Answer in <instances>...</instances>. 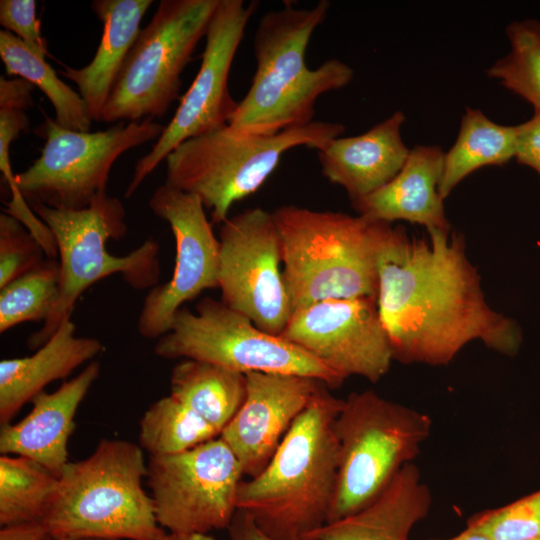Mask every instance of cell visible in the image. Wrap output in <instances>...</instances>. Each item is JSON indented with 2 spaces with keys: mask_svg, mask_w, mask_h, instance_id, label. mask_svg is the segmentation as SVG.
<instances>
[{
  "mask_svg": "<svg viewBox=\"0 0 540 540\" xmlns=\"http://www.w3.org/2000/svg\"><path fill=\"white\" fill-rule=\"evenodd\" d=\"M428 235L409 237L392 226L379 255L377 306L393 360L446 365L477 340L515 355L520 328L486 302L463 236Z\"/></svg>",
  "mask_w": 540,
  "mask_h": 540,
  "instance_id": "6da1fadb",
  "label": "cell"
},
{
  "mask_svg": "<svg viewBox=\"0 0 540 540\" xmlns=\"http://www.w3.org/2000/svg\"><path fill=\"white\" fill-rule=\"evenodd\" d=\"M328 388L319 386L266 467L239 484L237 509L275 540L304 538L329 521L339 464L334 425L344 399Z\"/></svg>",
  "mask_w": 540,
  "mask_h": 540,
  "instance_id": "7a4b0ae2",
  "label": "cell"
},
{
  "mask_svg": "<svg viewBox=\"0 0 540 540\" xmlns=\"http://www.w3.org/2000/svg\"><path fill=\"white\" fill-rule=\"evenodd\" d=\"M330 3L312 8H283L266 12L253 39L256 69L250 87L229 121L232 127L271 135L313 121L317 99L347 86L353 69L332 58L315 69L305 54L313 32L326 19Z\"/></svg>",
  "mask_w": 540,
  "mask_h": 540,
  "instance_id": "3957f363",
  "label": "cell"
},
{
  "mask_svg": "<svg viewBox=\"0 0 540 540\" xmlns=\"http://www.w3.org/2000/svg\"><path fill=\"white\" fill-rule=\"evenodd\" d=\"M272 214L293 311L328 299L377 297L379 255L390 223L296 205Z\"/></svg>",
  "mask_w": 540,
  "mask_h": 540,
  "instance_id": "277c9868",
  "label": "cell"
},
{
  "mask_svg": "<svg viewBox=\"0 0 540 540\" xmlns=\"http://www.w3.org/2000/svg\"><path fill=\"white\" fill-rule=\"evenodd\" d=\"M146 475L139 445L103 439L65 466L41 523L54 538L155 540L165 531L143 488Z\"/></svg>",
  "mask_w": 540,
  "mask_h": 540,
  "instance_id": "5b68a950",
  "label": "cell"
},
{
  "mask_svg": "<svg viewBox=\"0 0 540 540\" xmlns=\"http://www.w3.org/2000/svg\"><path fill=\"white\" fill-rule=\"evenodd\" d=\"M344 130L341 123L313 120L261 135L226 124L178 145L165 159V184L198 196L211 222L222 224L235 202L265 183L285 152L300 146L318 151Z\"/></svg>",
  "mask_w": 540,
  "mask_h": 540,
  "instance_id": "8992f818",
  "label": "cell"
},
{
  "mask_svg": "<svg viewBox=\"0 0 540 540\" xmlns=\"http://www.w3.org/2000/svg\"><path fill=\"white\" fill-rule=\"evenodd\" d=\"M27 204L48 228L60 258L57 300L42 327L28 338L30 349L40 348L63 321L71 319L80 296L96 282L120 274L136 290L158 284L159 244L155 240H146L124 256L106 249L109 240H120L127 233L126 211L120 199L104 193L80 210Z\"/></svg>",
  "mask_w": 540,
  "mask_h": 540,
  "instance_id": "52a82bcc",
  "label": "cell"
},
{
  "mask_svg": "<svg viewBox=\"0 0 540 540\" xmlns=\"http://www.w3.org/2000/svg\"><path fill=\"white\" fill-rule=\"evenodd\" d=\"M339 464L329 521L375 501L430 436L429 415L388 400L373 390L344 399L335 420Z\"/></svg>",
  "mask_w": 540,
  "mask_h": 540,
  "instance_id": "ba28073f",
  "label": "cell"
},
{
  "mask_svg": "<svg viewBox=\"0 0 540 540\" xmlns=\"http://www.w3.org/2000/svg\"><path fill=\"white\" fill-rule=\"evenodd\" d=\"M219 0H161L140 30L103 109L104 122L162 118Z\"/></svg>",
  "mask_w": 540,
  "mask_h": 540,
  "instance_id": "9c48e42d",
  "label": "cell"
},
{
  "mask_svg": "<svg viewBox=\"0 0 540 540\" xmlns=\"http://www.w3.org/2000/svg\"><path fill=\"white\" fill-rule=\"evenodd\" d=\"M154 352L164 359L199 360L242 374L311 377L331 389L344 382L303 349L261 330L243 314L211 297L201 299L196 312L182 307L169 331L157 340Z\"/></svg>",
  "mask_w": 540,
  "mask_h": 540,
  "instance_id": "30bf717a",
  "label": "cell"
},
{
  "mask_svg": "<svg viewBox=\"0 0 540 540\" xmlns=\"http://www.w3.org/2000/svg\"><path fill=\"white\" fill-rule=\"evenodd\" d=\"M163 125L154 119L119 123L96 132L73 131L48 116L35 133L45 140L40 156L25 171L14 176L12 193L27 203L80 210L106 187L114 162L124 152L158 139Z\"/></svg>",
  "mask_w": 540,
  "mask_h": 540,
  "instance_id": "8fae6325",
  "label": "cell"
},
{
  "mask_svg": "<svg viewBox=\"0 0 540 540\" xmlns=\"http://www.w3.org/2000/svg\"><path fill=\"white\" fill-rule=\"evenodd\" d=\"M243 477L220 436L183 453L149 456L146 478L158 524L180 534L227 529Z\"/></svg>",
  "mask_w": 540,
  "mask_h": 540,
  "instance_id": "7c38bea8",
  "label": "cell"
},
{
  "mask_svg": "<svg viewBox=\"0 0 540 540\" xmlns=\"http://www.w3.org/2000/svg\"><path fill=\"white\" fill-rule=\"evenodd\" d=\"M258 4L219 0L205 35L201 65L189 89L151 150L141 157L125 191L130 198L166 157L184 141L229 123L238 102L231 96V66Z\"/></svg>",
  "mask_w": 540,
  "mask_h": 540,
  "instance_id": "4fadbf2b",
  "label": "cell"
},
{
  "mask_svg": "<svg viewBox=\"0 0 540 540\" xmlns=\"http://www.w3.org/2000/svg\"><path fill=\"white\" fill-rule=\"evenodd\" d=\"M221 301L261 330L281 335L292 313L281 270V240L272 212L249 208L219 231Z\"/></svg>",
  "mask_w": 540,
  "mask_h": 540,
  "instance_id": "5bb4252c",
  "label": "cell"
},
{
  "mask_svg": "<svg viewBox=\"0 0 540 540\" xmlns=\"http://www.w3.org/2000/svg\"><path fill=\"white\" fill-rule=\"evenodd\" d=\"M149 207L170 225L176 247L171 279L149 290L137 321L142 337L159 339L184 303L206 289L218 288L219 240L194 194L164 184L153 192Z\"/></svg>",
  "mask_w": 540,
  "mask_h": 540,
  "instance_id": "9a60e30c",
  "label": "cell"
},
{
  "mask_svg": "<svg viewBox=\"0 0 540 540\" xmlns=\"http://www.w3.org/2000/svg\"><path fill=\"white\" fill-rule=\"evenodd\" d=\"M280 336L344 381L359 376L376 383L393 361L376 297L328 299L298 308Z\"/></svg>",
  "mask_w": 540,
  "mask_h": 540,
  "instance_id": "2e32d148",
  "label": "cell"
},
{
  "mask_svg": "<svg viewBox=\"0 0 540 540\" xmlns=\"http://www.w3.org/2000/svg\"><path fill=\"white\" fill-rule=\"evenodd\" d=\"M245 376V400L220 437L236 456L243 476L252 478L269 463L323 382L293 374L252 372Z\"/></svg>",
  "mask_w": 540,
  "mask_h": 540,
  "instance_id": "e0dca14e",
  "label": "cell"
},
{
  "mask_svg": "<svg viewBox=\"0 0 540 540\" xmlns=\"http://www.w3.org/2000/svg\"><path fill=\"white\" fill-rule=\"evenodd\" d=\"M100 363L91 361L52 393L40 392L31 411L19 422L1 425V455L32 459L59 477L68 464V441L80 403L98 378Z\"/></svg>",
  "mask_w": 540,
  "mask_h": 540,
  "instance_id": "ac0fdd59",
  "label": "cell"
},
{
  "mask_svg": "<svg viewBox=\"0 0 540 540\" xmlns=\"http://www.w3.org/2000/svg\"><path fill=\"white\" fill-rule=\"evenodd\" d=\"M405 120L396 111L363 134L330 140L317 151L323 176L341 186L351 202L383 187L399 173L411 150L401 137Z\"/></svg>",
  "mask_w": 540,
  "mask_h": 540,
  "instance_id": "d6986e66",
  "label": "cell"
},
{
  "mask_svg": "<svg viewBox=\"0 0 540 540\" xmlns=\"http://www.w3.org/2000/svg\"><path fill=\"white\" fill-rule=\"evenodd\" d=\"M444 156L439 146H415L391 181L352 206L358 215L371 220L407 221L424 226L427 232H450L438 191Z\"/></svg>",
  "mask_w": 540,
  "mask_h": 540,
  "instance_id": "ffe728a7",
  "label": "cell"
},
{
  "mask_svg": "<svg viewBox=\"0 0 540 540\" xmlns=\"http://www.w3.org/2000/svg\"><path fill=\"white\" fill-rule=\"evenodd\" d=\"M75 331V324L67 319L33 355L1 360V425L10 423L16 413L48 384L65 379L104 350L99 339L78 337Z\"/></svg>",
  "mask_w": 540,
  "mask_h": 540,
  "instance_id": "44dd1931",
  "label": "cell"
},
{
  "mask_svg": "<svg viewBox=\"0 0 540 540\" xmlns=\"http://www.w3.org/2000/svg\"><path fill=\"white\" fill-rule=\"evenodd\" d=\"M432 495L414 463L403 467L384 492L362 510L327 522L311 540H410L413 527L429 513Z\"/></svg>",
  "mask_w": 540,
  "mask_h": 540,
  "instance_id": "7402d4cb",
  "label": "cell"
},
{
  "mask_svg": "<svg viewBox=\"0 0 540 540\" xmlns=\"http://www.w3.org/2000/svg\"><path fill=\"white\" fill-rule=\"evenodd\" d=\"M152 3V0L92 1V10L103 23V34L96 53L84 67L65 66L60 70L62 76L78 87L92 121H101L115 80Z\"/></svg>",
  "mask_w": 540,
  "mask_h": 540,
  "instance_id": "603a6c76",
  "label": "cell"
},
{
  "mask_svg": "<svg viewBox=\"0 0 540 540\" xmlns=\"http://www.w3.org/2000/svg\"><path fill=\"white\" fill-rule=\"evenodd\" d=\"M170 395L221 434L245 400L246 376L212 363L182 359L171 371Z\"/></svg>",
  "mask_w": 540,
  "mask_h": 540,
  "instance_id": "cb8c5ba5",
  "label": "cell"
},
{
  "mask_svg": "<svg viewBox=\"0 0 540 540\" xmlns=\"http://www.w3.org/2000/svg\"><path fill=\"white\" fill-rule=\"evenodd\" d=\"M518 128L500 125L481 110L467 108L458 136L445 153L438 191L445 200L468 175L485 166L503 165L515 158Z\"/></svg>",
  "mask_w": 540,
  "mask_h": 540,
  "instance_id": "d4e9b609",
  "label": "cell"
},
{
  "mask_svg": "<svg viewBox=\"0 0 540 540\" xmlns=\"http://www.w3.org/2000/svg\"><path fill=\"white\" fill-rule=\"evenodd\" d=\"M0 57L7 75L29 81L46 95L60 126L73 131H90L92 120L79 92L64 83L45 58L4 29L0 30Z\"/></svg>",
  "mask_w": 540,
  "mask_h": 540,
  "instance_id": "484cf974",
  "label": "cell"
},
{
  "mask_svg": "<svg viewBox=\"0 0 540 540\" xmlns=\"http://www.w3.org/2000/svg\"><path fill=\"white\" fill-rule=\"evenodd\" d=\"M57 483L58 477L38 462L18 455H1V527L41 523Z\"/></svg>",
  "mask_w": 540,
  "mask_h": 540,
  "instance_id": "4316f807",
  "label": "cell"
},
{
  "mask_svg": "<svg viewBox=\"0 0 540 540\" xmlns=\"http://www.w3.org/2000/svg\"><path fill=\"white\" fill-rule=\"evenodd\" d=\"M219 436L214 427L171 395L154 402L139 423V446L149 456L183 453Z\"/></svg>",
  "mask_w": 540,
  "mask_h": 540,
  "instance_id": "83f0119b",
  "label": "cell"
},
{
  "mask_svg": "<svg viewBox=\"0 0 540 540\" xmlns=\"http://www.w3.org/2000/svg\"><path fill=\"white\" fill-rule=\"evenodd\" d=\"M60 264L45 259L0 289V333L24 322L45 321L58 296Z\"/></svg>",
  "mask_w": 540,
  "mask_h": 540,
  "instance_id": "f1b7e54d",
  "label": "cell"
},
{
  "mask_svg": "<svg viewBox=\"0 0 540 540\" xmlns=\"http://www.w3.org/2000/svg\"><path fill=\"white\" fill-rule=\"evenodd\" d=\"M510 51L487 70L511 92L540 110V21L512 22L506 29Z\"/></svg>",
  "mask_w": 540,
  "mask_h": 540,
  "instance_id": "f546056e",
  "label": "cell"
},
{
  "mask_svg": "<svg viewBox=\"0 0 540 540\" xmlns=\"http://www.w3.org/2000/svg\"><path fill=\"white\" fill-rule=\"evenodd\" d=\"M466 527L491 540H533L540 538V490L507 505L478 512Z\"/></svg>",
  "mask_w": 540,
  "mask_h": 540,
  "instance_id": "4dcf8cb0",
  "label": "cell"
},
{
  "mask_svg": "<svg viewBox=\"0 0 540 540\" xmlns=\"http://www.w3.org/2000/svg\"><path fill=\"white\" fill-rule=\"evenodd\" d=\"M44 253L43 244L21 221L0 214V289L43 262Z\"/></svg>",
  "mask_w": 540,
  "mask_h": 540,
  "instance_id": "1f68e13d",
  "label": "cell"
},
{
  "mask_svg": "<svg viewBox=\"0 0 540 540\" xmlns=\"http://www.w3.org/2000/svg\"><path fill=\"white\" fill-rule=\"evenodd\" d=\"M0 24L25 43L34 53L46 58L47 43L40 32L34 0H1Z\"/></svg>",
  "mask_w": 540,
  "mask_h": 540,
  "instance_id": "d6a6232c",
  "label": "cell"
},
{
  "mask_svg": "<svg viewBox=\"0 0 540 540\" xmlns=\"http://www.w3.org/2000/svg\"><path fill=\"white\" fill-rule=\"evenodd\" d=\"M30 122L24 109L0 106V168L7 182L13 180L10 165V147Z\"/></svg>",
  "mask_w": 540,
  "mask_h": 540,
  "instance_id": "836d02e7",
  "label": "cell"
},
{
  "mask_svg": "<svg viewBox=\"0 0 540 540\" xmlns=\"http://www.w3.org/2000/svg\"><path fill=\"white\" fill-rule=\"evenodd\" d=\"M516 160L532 168L540 177V110L524 123L517 125Z\"/></svg>",
  "mask_w": 540,
  "mask_h": 540,
  "instance_id": "e575fe53",
  "label": "cell"
},
{
  "mask_svg": "<svg viewBox=\"0 0 540 540\" xmlns=\"http://www.w3.org/2000/svg\"><path fill=\"white\" fill-rule=\"evenodd\" d=\"M34 85L29 81L14 77H0V106L20 109L30 108L33 104L32 91Z\"/></svg>",
  "mask_w": 540,
  "mask_h": 540,
  "instance_id": "d590c367",
  "label": "cell"
},
{
  "mask_svg": "<svg viewBox=\"0 0 540 540\" xmlns=\"http://www.w3.org/2000/svg\"><path fill=\"white\" fill-rule=\"evenodd\" d=\"M230 540H275L265 534L252 517L243 510L237 509L227 528ZM298 540H311L301 538Z\"/></svg>",
  "mask_w": 540,
  "mask_h": 540,
  "instance_id": "8d00e7d4",
  "label": "cell"
},
{
  "mask_svg": "<svg viewBox=\"0 0 540 540\" xmlns=\"http://www.w3.org/2000/svg\"><path fill=\"white\" fill-rule=\"evenodd\" d=\"M47 532L42 523H26L4 526L0 529V540H41Z\"/></svg>",
  "mask_w": 540,
  "mask_h": 540,
  "instance_id": "74e56055",
  "label": "cell"
},
{
  "mask_svg": "<svg viewBox=\"0 0 540 540\" xmlns=\"http://www.w3.org/2000/svg\"><path fill=\"white\" fill-rule=\"evenodd\" d=\"M155 540H214L207 534H180V533H164Z\"/></svg>",
  "mask_w": 540,
  "mask_h": 540,
  "instance_id": "f35d334b",
  "label": "cell"
},
{
  "mask_svg": "<svg viewBox=\"0 0 540 540\" xmlns=\"http://www.w3.org/2000/svg\"><path fill=\"white\" fill-rule=\"evenodd\" d=\"M432 540H491V539L489 537H487L486 535L478 532V531H475V530H473L471 528L466 527V529L464 531H462L461 533L455 535L452 538H449V539H432Z\"/></svg>",
  "mask_w": 540,
  "mask_h": 540,
  "instance_id": "ab89813d",
  "label": "cell"
},
{
  "mask_svg": "<svg viewBox=\"0 0 540 540\" xmlns=\"http://www.w3.org/2000/svg\"><path fill=\"white\" fill-rule=\"evenodd\" d=\"M41 540H92V539L54 538L47 534Z\"/></svg>",
  "mask_w": 540,
  "mask_h": 540,
  "instance_id": "60d3db41",
  "label": "cell"
},
{
  "mask_svg": "<svg viewBox=\"0 0 540 540\" xmlns=\"http://www.w3.org/2000/svg\"><path fill=\"white\" fill-rule=\"evenodd\" d=\"M533 540H540V538H537V539H533Z\"/></svg>",
  "mask_w": 540,
  "mask_h": 540,
  "instance_id": "b9f144b4",
  "label": "cell"
}]
</instances>
